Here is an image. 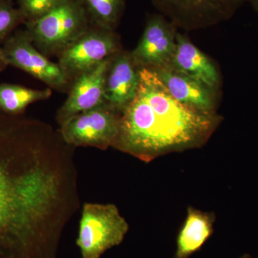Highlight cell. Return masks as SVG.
<instances>
[{"instance_id": "19", "label": "cell", "mask_w": 258, "mask_h": 258, "mask_svg": "<svg viewBox=\"0 0 258 258\" xmlns=\"http://www.w3.org/2000/svg\"><path fill=\"white\" fill-rule=\"evenodd\" d=\"M8 66V62H7L6 60H5L3 50H2V47H0V73H1L2 71H4Z\"/></svg>"}, {"instance_id": "3", "label": "cell", "mask_w": 258, "mask_h": 258, "mask_svg": "<svg viewBox=\"0 0 258 258\" xmlns=\"http://www.w3.org/2000/svg\"><path fill=\"white\" fill-rule=\"evenodd\" d=\"M88 29L86 11L78 0H63L26 26L32 43L46 57L58 55Z\"/></svg>"}, {"instance_id": "13", "label": "cell", "mask_w": 258, "mask_h": 258, "mask_svg": "<svg viewBox=\"0 0 258 258\" xmlns=\"http://www.w3.org/2000/svg\"><path fill=\"white\" fill-rule=\"evenodd\" d=\"M169 66L213 91L220 85V76L215 64L192 42L178 32L175 51Z\"/></svg>"}, {"instance_id": "20", "label": "cell", "mask_w": 258, "mask_h": 258, "mask_svg": "<svg viewBox=\"0 0 258 258\" xmlns=\"http://www.w3.org/2000/svg\"><path fill=\"white\" fill-rule=\"evenodd\" d=\"M252 5H253L254 9L258 13V0H250Z\"/></svg>"}, {"instance_id": "4", "label": "cell", "mask_w": 258, "mask_h": 258, "mask_svg": "<svg viewBox=\"0 0 258 258\" xmlns=\"http://www.w3.org/2000/svg\"><path fill=\"white\" fill-rule=\"evenodd\" d=\"M129 226L113 204H83L76 244L82 258H100L124 240Z\"/></svg>"}, {"instance_id": "5", "label": "cell", "mask_w": 258, "mask_h": 258, "mask_svg": "<svg viewBox=\"0 0 258 258\" xmlns=\"http://www.w3.org/2000/svg\"><path fill=\"white\" fill-rule=\"evenodd\" d=\"M120 113L107 106L96 107L71 117L60 125L59 133L68 145L113 148L119 133Z\"/></svg>"}, {"instance_id": "10", "label": "cell", "mask_w": 258, "mask_h": 258, "mask_svg": "<svg viewBox=\"0 0 258 258\" xmlns=\"http://www.w3.org/2000/svg\"><path fill=\"white\" fill-rule=\"evenodd\" d=\"M110 59L111 57L73 81L69 96L56 114L59 125L80 113L96 107L107 106L105 78Z\"/></svg>"}, {"instance_id": "6", "label": "cell", "mask_w": 258, "mask_h": 258, "mask_svg": "<svg viewBox=\"0 0 258 258\" xmlns=\"http://www.w3.org/2000/svg\"><path fill=\"white\" fill-rule=\"evenodd\" d=\"M120 50L119 37L114 31L98 27L89 28L57 55V63L71 82Z\"/></svg>"}, {"instance_id": "8", "label": "cell", "mask_w": 258, "mask_h": 258, "mask_svg": "<svg viewBox=\"0 0 258 258\" xmlns=\"http://www.w3.org/2000/svg\"><path fill=\"white\" fill-rule=\"evenodd\" d=\"M176 25L200 27L230 18L248 0H152Z\"/></svg>"}, {"instance_id": "1", "label": "cell", "mask_w": 258, "mask_h": 258, "mask_svg": "<svg viewBox=\"0 0 258 258\" xmlns=\"http://www.w3.org/2000/svg\"><path fill=\"white\" fill-rule=\"evenodd\" d=\"M79 184L74 148L59 132L0 111V258H57Z\"/></svg>"}, {"instance_id": "17", "label": "cell", "mask_w": 258, "mask_h": 258, "mask_svg": "<svg viewBox=\"0 0 258 258\" xmlns=\"http://www.w3.org/2000/svg\"><path fill=\"white\" fill-rule=\"evenodd\" d=\"M25 21L20 10L15 8L10 0H0V45Z\"/></svg>"}, {"instance_id": "18", "label": "cell", "mask_w": 258, "mask_h": 258, "mask_svg": "<svg viewBox=\"0 0 258 258\" xmlns=\"http://www.w3.org/2000/svg\"><path fill=\"white\" fill-rule=\"evenodd\" d=\"M19 9L26 23L34 21L55 8L63 0H18Z\"/></svg>"}, {"instance_id": "15", "label": "cell", "mask_w": 258, "mask_h": 258, "mask_svg": "<svg viewBox=\"0 0 258 258\" xmlns=\"http://www.w3.org/2000/svg\"><path fill=\"white\" fill-rule=\"evenodd\" d=\"M51 96L50 88L36 90L20 85L0 83V111L7 114L20 115L32 103L48 99Z\"/></svg>"}, {"instance_id": "21", "label": "cell", "mask_w": 258, "mask_h": 258, "mask_svg": "<svg viewBox=\"0 0 258 258\" xmlns=\"http://www.w3.org/2000/svg\"><path fill=\"white\" fill-rule=\"evenodd\" d=\"M239 258H252V257H251L250 255H249V254H243V255L241 256V257H240Z\"/></svg>"}, {"instance_id": "11", "label": "cell", "mask_w": 258, "mask_h": 258, "mask_svg": "<svg viewBox=\"0 0 258 258\" xmlns=\"http://www.w3.org/2000/svg\"><path fill=\"white\" fill-rule=\"evenodd\" d=\"M140 68L131 52L120 50L112 56L105 78L107 106L121 113L137 94L140 81Z\"/></svg>"}, {"instance_id": "14", "label": "cell", "mask_w": 258, "mask_h": 258, "mask_svg": "<svg viewBox=\"0 0 258 258\" xmlns=\"http://www.w3.org/2000/svg\"><path fill=\"white\" fill-rule=\"evenodd\" d=\"M215 215L189 207L176 239L174 258H189L202 248L213 234Z\"/></svg>"}, {"instance_id": "2", "label": "cell", "mask_w": 258, "mask_h": 258, "mask_svg": "<svg viewBox=\"0 0 258 258\" xmlns=\"http://www.w3.org/2000/svg\"><path fill=\"white\" fill-rule=\"evenodd\" d=\"M137 94L120 113L113 149L144 162L205 145L222 118L176 100L152 68H140Z\"/></svg>"}, {"instance_id": "12", "label": "cell", "mask_w": 258, "mask_h": 258, "mask_svg": "<svg viewBox=\"0 0 258 258\" xmlns=\"http://www.w3.org/2000/svg\"><path fill=\"white\" fill-rule=\"evenodd\" d=\"M154 69L167 91L178 101L200 111L215 113V91L171 66Z\"/></svg>"}, {"instance_id": "16", "label": "cell", "mask_w": 258, "mask_h": 258, "mask_svg": "<svg viewBox=\"0 0 258 258\" xmlns=\"http://www.w3.org/2000/svg\"><path fill=\"white\" fill-rule=\"evenodd\" d=\"M96 27L114 31L123 10V0H81Z\"/></svg>"}, {"instance_id": "9", "label": "cell", "mask_w": 258, "mask_h": 258, "mask_svg": "<svg viewBox=\"0 0 258 258\" xmlns=\"http://www.w3.org/2000/svg\"><path fill=\"white\" fill-rule=\"evenodd\" d=\"M176 25L161 15L147 20L142 38L132 52V58L139 68L164 67L170 64L176 48Z\"/></svg>"}, {"instance_id": "7", "label": "cell", "mask_w": 258, "mask_h": 258, "mask_svg": "<svg viewBox=\"0 0 258 258\" xmlns=\"http://www.w3.org/2000/svg\"><path fill=\"white\" fill-rule=\"evenodd\" d=\"M1 47L8 66L25 71L50 88L62 91L69 86L60 66L37 50L26 29L15 30Z\"/></svg>"}]
</instances>
